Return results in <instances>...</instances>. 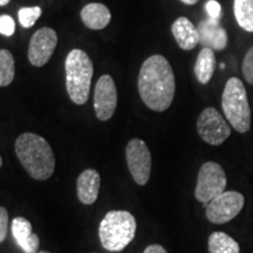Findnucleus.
Instances as JSON below:
<instances>
[{"instance_id":"ddd939ff","label":"nucleus","mask_w":253,"mask_h":253,"mask_svg":"<svg viewBox=\"0 0 253 253\" xmlns=\"http://www.w3.org/2000/svg\"><path fill=\"white\" fill-rule=\"evenodd\" d=\"M101 185L100 173L95 169L84 170L78 177L77 192L78 198L82 204L91 205L99 197Z\"/></svg>"},{"instance_id":"aec40b11","label":"nucleus","mask_w":253,"mask_h":253,"mask_svg":"<svg viewBox=\"0 0 253 253\" xmlns=\"http://www.w3.org/2000/svg\"><path fill=\"white\" fill-rule=\"evenodd\" d=\"M15 62L12 53L0 49V87H7L14 80Z\"/></svg>"},{"instance_id":"2eb2a0df","label":"nucleus","mask_w":253,"mask_h":253,"mask_svg":"<svg viewBox=\"0 0 253 253\" xmlns=\"http://www.w3.org/2000/svg\"><path fill=\"white\" fill-rule=\"evenodd\" d=\"M171 32L176 42L182 49L191 50L199 43L198 28L188 18H177L171 26Z\"/></svg>"},{"instance_id":"7ed1b4c3","label":"nucleus","mask_w":253,"mask_h":253,"mask_svg":"<svg viewBox=\"0 0 253 253\" xmlns=\"http://www.w3.org/2000/svg\"><path fill=\"white\" fill-rule=\"evenodd\" d=\"M66 88L69 99L78 106H84L89 99L93 62L84 50L75 48L68 53L65 62Z\"/></svg>"},{"instance_id":"4468645a","label":"nucleus","mask_w":253,"mask_h":253,"mask_svg":"<svg viewBox=\"0 0 253 253\" xmlns=\"http://www.w3.org/2000/svg\"><path fill=\"white\" fill-rule=\"evenodd\" d=\"M12 235L18 245L26 253H37L40 245L38 235L33 233L31 221L24 217H15L12 220Z\"/></svg>"},{"instance_id":"9b49d317","label":"nucleus","mask_w":253,"mask_h":253,"mask_svg":"<svg viewBox=\"0 0 253 253\" xmlns=\"http://www.w3.org/2000/svg\"><path fill=\"white\" fill-rule=\"evenodd\" d=\"M58 43V34L53 28L43 27L38 30L31 38L28 47V60L31 65L42 67L54 53Z\"/></svg>"},{"instance_id":"c85d7f7f","label":"nucleus","mask_w":253,"mask_h":253,"mask_svg":"<svg viewBox=\"0 0 253 253\" xmlns=\"http://www.w3.org/2000/svg\"><path fill=\"white\" fill-rule=\"evenodd\" d=\"M1 166H2V158L0 156V168H1Z\"/></svg>"},{"instance_id":"b1692460","label":"nucleus","mask_w":253,"mask_h":253,"mask_svg":"<svg viewBox=\"0 0 253 253\" xmlns=\"http://www.w3.org/2000/svg\"><path fill=\"white\" fill-rule=\"evenodd\" d=\"M8 230V212L4 207H0V244L6 239Z\"/></svg>"},{"instance_id":"5701e85b","label":"nucleus","mask_w":253,"mask_h":253,"mask_svg":"<svg viewBox=\"0 0 253 253\" xmlns=\"http://www.w3.org/2000/svg\"><path fill=\"white\" fill-rule=\"evenodd\" d=\"M15 32V23L11 15H0V34L5 37H12Z\"/></svg>"},{"instance_id":"f8f14e48","label":"nucleus","mask_w":253,"mask_h":253,"mask_svg":"<svg viewBox=\"0 0 253 253\" xmlns=\"http://www.w3.org/2000/svg\"><path fill=\"white\" fill-rule=\"evenodd\" d=\"M199 43L213 50H221L227 45V33L220 26L219 19L208 18L198 25Z\"/></svg>"},{"instance_id":"dca6fc26","label":"nucleus","mask_w":253,"mask_h":253,"mask_svg":"<svg viewBox=\"0 0 253 253\" xmlns=\"http://www.w3.org/2000/svg\"><path fill=\"white\" fill-rule=\"evenodd\" d=\"M82 23L89 30L100 31L108 26L112 20V13L106 5L101 2H90L81 9Z\"/></svg>"},{"instance_id":"9d476101","label":"nucleus","mask_w":253,"mask_h":253,"mask_svg":"<svg viewBox=\"0 0 253 253\" xmlns=\"http://www.w3.org/2000/svg\"><path fill=\"white\" fill-rule=\"evenodd\" d=\"M118 106V89L113 78L104 74L99 79L94 91L95 115L100 121H108L113 118Z\"/></svg>"},{"instance_id":"f3484780","label":"nucleus","mask_w":253,"mask_h":253,"mask_svg":"<svg viewBox=\"0 0 253 253\" xmlns=\"http://www.w3.org/2000/svg\"><path fill=\"white\" fill-rule=\"evenodd\" d=\"M214 68H216V58H214L213 49L203 47L195 63V75L199 84H209L213 77Z\"/></svg>"},{"instance_id":"bb28decb","label":"nucleus","mask_w":253,"mask_h":253,"mask_svg":"<svg viewBox=\"0 0 253 253\" xmlns=\"http://www.w3.org/2000/svg\"><path fill=\"white\" fill-rule=\"evenodd\" d=\"M181 1L184 2V4H186V5H195V4H197L199 0H181Z\"/></svg>"},{"instance_id":"c756f323","label":"nucleus","mask_w":253,"mask_h":253,"mask_svg":"<svg viewBox=\"0 0 253 253\" xmlns=\"http://www.w3.org/2000/svg\"><path fill=\"white\" fill-rule=\"evenodd\" d=\"M37 253H50L48 251H40V252H37Z\"/></svg>"},{"instance_id":"f257e3e1","label":"nucleus","mask_w":253,"mask_h":253,"mask_svg":"<svg viewBox=\"0 0 253 253\" xmlns=\"http://www.w3.org/2000/svg\"><path fill=\"white\" fill-rule=\"evenodd\" d=\"M138 91L148 108L162 113L171 106L176 91L175 74L163 55L155 54L142 65L138 74Z\"/></svg>"},{"instance_id":"4be33fe9","label":"nucleus","mask_w":253,"mask_h":253,"mask_svg":"<svg viewBox=\"0 0 253 253\" xmlns=\"http://www.w3.org/2000/svg\"><path fill=\"white\" fill-rule=\"evenodd\" d=\"M242 71L245 80L250 84H253V46L246 53L244 61H243Z\"/></svg>"},{"instance_id":"20e7f679","label":"nucleus","mask_w":253,"mask_h":253,"mask_svg":"<svg viewBox=\"0 0 253 253\" xmlns=\"http://www.w3.org/2000/svg\"><path fill=\"white\" fill-rule=\"evenodd\" d=\"M136 227V219L130 212L122 210L109 211L99 226V237L103 249L110 252L125 250L135 238Z\"/></svg>"},{"instance_id":"a211bd4d","label":"nucleus","mask_w":253,"mask_h":253,"mask_svg":"<svg viewBox=\"0 0 253 253\" xmlns=\"http://www.w3.org/2000/svg\"><path fill=\"white\" fill-rule=\"evenodd\" d=\"M210 253H239V244L225 232L211 233L208 240Z\"/></svg>"},{"instance_id":"0eeeda50","label":"nucleus","mask_w":253,"mask_h":253,"mask_svg":"<svg viewBox=\"0 0 253 253\" xmlns=\"http://www.w3.org/2000/svg\"><path fill=\"white\" fill-rule=\"evenodd\" d=\"M197 131L199 137L208 144L220 145L231 135V126L217 109L209 107L199 114Z\"/></svg>"},{"instance_id":"393cba45","label":"nucleus","mask_w":253,"mask_h":253,"mask_svg":"<svg viewBox=\"0 0 253 253\" xmlns=\"http://www.w3.org/2000/svg\"><path fill=\"white\" fill-rule=\"evenodd\" d=\"M205 9H207V13L209 18L213 19H219L221 15V7L219 2L216 1V0H209L205 5Z\"/></svg>"},{"instance_id":"423d86ee","label":"nucleus","mask_w":253,"mask_h":253,"mask_svg":"<svg viewBox=\"0 0 253 253\" xmlns=\"http://www.w3.org/2000/svg\"><path fill=\"white\" fill-rule=\"evenodd\" d=\"M226 188V175L221 166L216 162H205L201 167L195 189V197L201 203H210L223 194Z\"/></svg>"},{"instance_id":"39448f33","label":"nucleus","mask_w":253,"mask_h":253,"mask_svg":"<svg viewBox=\"0 0 253 253\" xmlns=\"http://www.w3.org/2000/svg\"><path fill=\"white\" fill-rule=\"evenodd\" d=\"M221 108L224 115L233 129L240 134H245L251 128V108L245 86L238 78L227 80L223 95Z\"/></svg>"},{"instance_id":"a878e982","label":"nucleus","mask_w":253,"mask_h":253,"mask_svg":"<svg viewBox=\"0 0 253 253\" xmlns=\"http://www.w3.org/2000/svg\"><path fill=\"white\" fill-rule=\"evenodd\" d=\"M143 253H168L167 250L160 244H153L147 246V249L144 250Z\"/></svg>"},{"instance_id":"cd10ccee","label":"nucleus","mask_w":253,"mask_h":253,"mask_svg":"<svg viewBox=\"0 0 253 253\" xmlns=\"http://www.w3.org/2000/svg\"><path fill=\"white\" fill-rule=\"evenodd\" d=\"M9 1H11V0H0V7H1V6H6Z\"/></svg>"},{"instance_id":"6e6552de","label":"nucleus","mask_w":253,"mask_h":253,"mask_svg":"<svg viewBox=\"0 0 253 253\" xmlns=\"http://www.w3.org/2000/svg\"><path fill=\"white\" fill-rule=\"evenodd\" d=\"M245 198L240 192L224 191L208 204L205 214L213 224H225L238 216L243 210Z\"/></svg>"},{"instance_id":"1a4fd4ad","label":"nucleus","mask_w":253,"mask_h":253,"mask_svg":"<svg viewBox=\"0 0 253 253\" xmlns=\"http://www.w3.org/2000/svg\"><path fill=\"white\" fill-rule=\"evenodd\" d=\"M128 169L138 185L149 182L151 173V154L148 145L141 138H132L126 148Z\"/></svg>"},{"instance_id":"f03ea898","label":"nucleus","mask_w":253,"mask_h":253,"mask_svg":"<svg viewBox=\"0 0 253 253\" xmlns=\"http://www.w3.org/2000/svg\"><path fill=\"white\" fill-rule=\"evenodd\" d=\"M15 154L28 175L37 181H47L54 173L55 156L45 138L34 132H25L17 138Z\"/></svg>"},{"instance_id":"6ab92c4d","label":"nucleus","mask_w":253,"mask_h":253,"mask_svg":"<svg viewBox=\"0 0 253 253\" xmlns=\"http://www.w3.org/2000/svg\"><path fill=\"white\" fill-rule=\"evenodd\" d=\"M233 11L239 26L253 33V0H235Z\"/></svg>"},{"instance_id":"412c9836","label":"nucleus","mask_w":253,"mask_h":253,"mask_svg":"<svg viewBox=\"0 0 253 253\" xmlns=\"http://www.w3.org/2000/svg\"><path fill=\"white\" fill-rule=\"evenodd\" d=\"M41 13H42V11H41L39 6L20 8L18 12L19 23L25 28L33 27L38 21V19L41 17Z\"/></svg>"}]
</instances>
